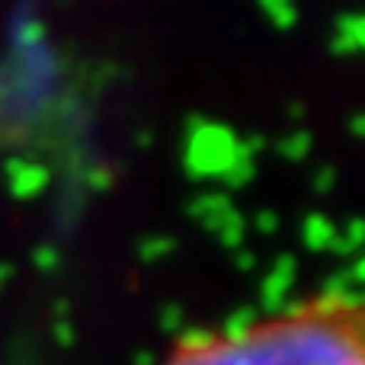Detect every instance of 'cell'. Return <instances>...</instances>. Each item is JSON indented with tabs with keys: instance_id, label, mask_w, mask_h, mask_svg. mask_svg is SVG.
Here are the masks:
<instances>
[{
	"instance_id": "6da1fadb",
	"label": "cell",
	"mask_w": 365,
	"mask_h": 365,
	"mask_svg": "<svg viewBox=\"0 0 365 365\" xmlns=\"http://www.w3.org/2000/svg\"><path fill=\"white\" fill-rule=\"evenodd\" d=\"M240 135L225 122L205 115H186L182 122V170L186 180H221L227 167L237 164Z\"/></svg>"
},
{
	"instance_id": "7a4b0ae2",
	"label": "cell",
	"mask_w": 365,
	"mask_h": 365,
	"mask_svg": "<svg viewBox=\"0 0 365 365\" xmlns=\"http://www.w3.org/2000/svg\"><path fill=\"white\" fill-rule=\"evenodd\" d=\"M4 177H6V189H10L13 199L19 202H32L51 186V170L42 160L23 158V154H10L4 160Z\"/></svg>"
},
{
	"instance_id": "3957f363",
	"label": "cell",
	"mask_w": 365,
	"mask_h": 365,
	"mask_svg": "<svg viewBox=\"0 0 365 365\" xmlns=\"http://www.w3.org/2000/svg\"><path fill=\"white\" fill-rule=\"evenodd\" d=\"M295 276H298V257L295 253H279L272 269L266 272L263 282H259V308H263L266 314H279V308L285 304L292 285H295Z\"/></svg>"
},
{
	"instance_id": "277c9868",
	"label": "cell",
	"mask_w": 365,
	"mask_h": 365,
	"mask_svg": "<svg viewBox=\"0 0 365 365\" xmlns=\"http://www.w3.org/2000/svg\"><path fill=\"white\" fill-rule=\"evenodd\" d=\"M234 212V202L227 192H199L195 199L186 202V215H192L195 221H202L205 231H218L221 221Z\"/></svg>"
},
{
	"instance_id": "5b68a950",
	"label": "cell",
	"mask_w": 365,
	"mask_h": 365,
	"mask_svg": "<svg viewBox=\"0 0 365 365\" xmlns=\"http://www.w3.org/2000/svg\"><path fill=\"white\" fill-rule=\"evenodd\" d=\"M365 45V16L362 13H340L334 23V38H330V51L336 58L359 55Z\"/></svg>"
},
{
	"instance_id": "8992f818",
	"label": "cell",
	"mask_w": 365,
	"mask_h": 365,
	"mask_svg": "<svg viewBox=\"0 0 365 365\" xmlns=\"http://www.w3.org/2000/svg\"><path fill=\"white\" fill-rule=\"evenodd\" d=\"M257 321H259V311L253 304L231 311L225 317V324H221V343L225 346H244V343H250V336L257 334Z\"/></svg>"
},
{
	"instance_id": "52a82bcc",
	"label": "cell",
	"mask_w": 365,
	"mask_h": 365,
	"mask_svg": "<svg viewBox=\"0 0 365 365\" xmlns=\"http://www.w3.org/2000/svg\"><path fill=\"white\" fill-rule=\"evenodd\" d=\"M336 234H340V227H336L327 215L311 212L308 218H304V225H302V244L308 247L311 253H327Z\"/></svg>"
},
{
	"instance_id": "ba28073f",
	"label": "cell",
	"mask_w": 365,
	"mask_h": 365,
	"mask_svg": "<svg viewBox=\"0 0 365 365\" xmlns=\"http://www.w3.org/2000/svg\"><path fill=\"white\" fill-rule=\"evenodd\" d=\"M180 343V356H208L215 346H218V336L212 334L208 327H182L177 334Z\"/></svg>"
},
{
	"instance_id": "9c48e42d",
	"label": "cell",
	"mask_w": 365,
	"mask_h": 365,
	"mask_svg": "<svg viewBox=\"0 0 365 365\" xmlns=\"http://www.w3.org/2000/svg\"><path fill=\"white\" fill-rule=\"evenodd\" d=\"M276 151H279V158L292 160V164H302V160H308V154L314 151V135H311L308 128H295V132H289L285 138L276 141Z\"/></svg>"
},
{
	"instance_id": "30bf717a",
	"label": "cell",
	"mask_w": 365,
	"mask_h": 365,
	"mask_svg": "<svg viewBox=\"0 0 365 365\" xmlns=\"http://www.w3.org/2000/svg\"><path fill=\"white\" fill-rule=\"evenodd\" d=\"M259 13L269 16V23L279 32H289L298 26V6L292 0H259Z\"/></svg>"
},
{
	"instance_id": "8fae6325",
	"label": "cell",
	"mask_w": 365,
	"mask_h": 365,
	"mask_svg": "<svg viewBox=\"0 0 365 365\" xmlns=\"http://www.w3.org/2000/svg\"><path fill=\"white\" fill-rule=\"evenodd\" d=\"M215 237H218V244L227 247L231 253L240 250V247H244V237H247V218L237 212V208H234V212L221 221V227L215 231Z\"/></svg>"
},
{
	"instance_id": "7c38bea8",
	"label": "cell",
	"mask_w": 365,
	"mask_h": 365,
	"mask_svg": "<svg viewBox=\"0 0 365 365\" xmlns=\"http://www.w3.org/2000/svg\"><path fill=\"white\" fill-rule=\"evenodd\" d=\"M173 250H177V240H173L170 234H151V237H145L138 244V259L151 266V263H160V259H167Z\"/></svg>"
},
{
	"instance_id": "4fadbf2b",
	"label": "cell",
	"mask_w": 365,
	"mask_h": 365,
	"mask_svg": "<svg viewBox=\"0 0 365 365\" xmlns=\"http://www.w3.org/2000/svg\"><path fill=\"white\" fill-rule=\"evenodd\" d=\"M253 177H257V160H237L234 167H227V170H225V177H221V182H225V192L231 195L234 189L250 186Z\"/></svg>"
},
{
	"instance_id": "5bb4252c",
	"label": "cell",
	"mask_w": 365,
	"mask_h": 365,
	"mask_svg": "<svg viewBox=\"0 0 365 365\" xmlns=\"http://www.w3.org/2000/svg\"><path fill=\"white\" fill-rule=\"evenodd\" d=\"M13 42L23 45V48H32V45H42L45 42V23L38 16L26 19L23 26H16V32H13Z\"/></svg>"
},
{
	"instance_id": "9a60e30c",
	"label": "cell",
	"mask_w": 365,
	"mask_h": 365,
	"mask_svg": "<svg viewBox=\"0 0 365 365\" xmlns=\"http://www.w3.org/2000/svg\"><path fill=\"white\" fill-rule=\"evenodd\" d=\"M158 324L164 334H180V330L186 327V311H182V304H177V302L164 304L158 314Z\"/></svg>"
},
{
	"instance_id": "2e32d148",
	"label": "cell",
	"mask_w": 365,
	"mask_h": 365,
	"mask_svg": "<svg viewBox=\"0 0 365 365\" xmlns=\"http://www.w3.org/2000/svg\"><path fill=\"white\" fill-rule=\"evenodd\" d=\"M32 266H36L38 272H55L58 266H61V250L58 247H51V244H42V247H36L32 250Z\"/></svg>"
},
{
	"instance_id": "e0dca14e",
	"label": "cell",
	"mask_w": 365,
	"mask_h": 365,
	"mask_svg": "<svg viewBox=\"0 0 365 365\" xmlns=\"http://www.w3.org/2000/svg\"><path fill=\"white\" fill-rule=\"evenodd\" d=\"M279 317H282L285 324L311 321V302H304V298H285V304L279 308Z\"/></svg>"
},
{
	"instance_id": "ac0fdd59",
	"label": "cell",
	"mask_w": 365,
	"mask_h": 365,
	"mask_svg": "<svg viewBox=\"0 0 365 365\" xmlns=\"http://www.w3.org/2000/svg\"><path fill=\"white\" fill-rule=\"evenodd\" d=\"M83 180H87V186L93 189V192H106V189L115 182V173L109 170L106 164H93L90 170H83Z\"/></svg>"
},
{
	"instance_id": "d6986e66",
	"label": "cell",
	"mask_w": 365,
	"mask_h": 365,
	"mask_svg": "<svg viewBox=\"0 0 365 365\" xmlns=\"http://www.w3.org/2000/svg\"><path fill=\"white\" fill-rule=\"evenodd\" d=\"M263 151H266V138L259 132L240 138V145H237V158L240 160H257V154H263Z\"/></svg>"
},
{
	"instance_id": "ffe728a7",
	"label": "cell",
	"mask_w": 365,
	"mask_h": 365,
	"mask_svg": "<svg viewBox=\"0 0 365 365\" xmlns=\"http://www.w3.org/2000/svg\"><path fill=\"white\" fill-rule=\"evenodd\" d=\"M336 180H340V173H336V167L324 164L314 170V177H311V186H314V192H330V189L336 186Z\"/></svg>"
},
{
	"instance_id": "44dd1931",
	"label": "cell",
	"mask_w": 365,
	"mask_h": 365,
	"mask_svg": "<svg viewBox=\"0 0 365 365\" xmlns=\"http://www.w3.org/2000/svg\"><path fill=\"white\" fill-rule=\"evenodd\" d=\"M253 227H257L259 234H266V237H269V234L279 231V215L272 212V208H259V212L253 215Z\"/></svg>"
},
{
	"instance_id": "7402d4cb",
	"label": "cell",
	"mask_w": 365,
	"mask_h": 365,
	"mask_svg": "<svg viewBox=\"0 0 365 365\" xmlns=\"http://www.w3.org/2000/svg\"><path fill=\"white\" fill-rule=\"evenodd\" d=\"M51 336H55L58 346H74V340H77L74 324H71V321H55V327H51Z\"/></svg>"
},
{
	"instance_id": "603a6c76",
	"label": "cell",
	"mask_w": 365,
	"mask_h": 365,
	"mask_svg": "<svg viewBox=\"0 0 365 365\" xmlns=\"http://www.w3.org/2000/svg\"><path fill=\"white\" fill-rule=\"evenodd\" d=\"M231 263L237 266L240 272H250V269H257V253H253V250H247V247H240V250H234Z\"/></svg>"
},
{
	"instance_id": "cb8c5ba5",
	"label": "cell",
	"mask_w": 365,
	"mask_h": 365,
	"mask_svg": "<svg viewBox=\"0 0 365 365\" xmlns=\"http://www.w3.org/2000/svg\"><path fill=\"white\" fill-rule=\"evenodd\" d=\"M330 253H336V257H356V253H359V247H356L353 240H346L343 234H336L334 244H330Z\"/></svg>"
},
{
	"instance_id": "d4e9b609",
	"label": "cell",
	"mask_w": 365,
	"mask_h": 365,
	"mask_svg": "<svg viewBox=\"0 0 365 365\" xmlns=\"http://www.w3.org/2000/svg\"><path fill=\"white\" fill-rule=\"evenodd\" d=\"M346 276H349V282H353V289H362V282H365V259L362 257H353Z\"/></svg>"
},
{
	"instance_id": "484cf974",
	"label": "cell",
	"mask_w": 365,
	"mask_h": 365,
	"mask_svg": "<svg viewBox=\"0 0 365 365\" xmlns=\"http://www.w3.org/2000/svg\"><path fill=\"white\" fill-rule=\"evenodd\" d=\"M340 234H343L346 240H353L356 247H362V240H365V225H362L359 218H353V221L346 225V231H340Z\"/></svg>"
},
{
	"instance_id": "4316f807",
	"label": "cell",
	"mask_w": 365,
	"mask_h": 365,
	"mask_svg": "<svg viewBox=\"0 0 365 365\" xmlns=\"http://www.w3.org/2000/svg\"><path fill=\"white\" fill-rule=\"evenodd\" d=\"M51 314H55V321H68V314H71V302H68V298H55Z\"/></svg>"
},
{
	"instance_id": "83f0119b",
	"label": "cell",
	"mask_w": 365,
	"mask_h": 365,
	"mask_svg": "<svg viewBox=\"0 0 365 365\" xmlns=\"http://www.w3.org/2000/svg\"><path fill=\"white\" fill-rule=\"evenodd\" d=\"M132 365H158V356H154L151 349H138V353L132 356Z\"/></svg>"
},
{
	"instance_id": "f1b7e54d",
	"label": "cell",
	"mask_w": 365,
	"mask_h": 365,
	"mask_svg": "<svg viewBox=\"0 0 365 365\" xmlns=\"http://www.w3.org/2000/svg\"><path fill=\"white\" fill-rule=\"evenodd\" d=\"M349 135H356V138H362L365 135V115L362 113H356L353 119H349Z\"/></svg>"
},
{
	"instance_id": "f546056e",
	"label": "cell",
	"mask_w": 365,
	"mask_h": 365,
	"mask_svg": "<svg viewBox=\"0 0 365 365\" xmlns=\"http://www.w3.org/2000/svg\"><path fill=\"white\" fill-rule=\"evenodd\" d=\"M13 279V266L10 263H0V292L6 289V282Z\"/></svg>"
},
{
	"instance_id": "4dcf8cb0",
	"label": "cell",
	"mask_w": 365,
	"mask_h": 365,
	"mask_svg": "<svg viewBox=\"0 0 365 365\" xmlns=\"http://www.w3.org/2000/svg\"><path fill=\"white\" fill-rule=\"evenodd\" d=\"M289 115L292 119H304V103H289Z\"/></svg>"
},
{
	"instance_id": "1f68e13d",
	"label": "cell",
	"mask_w": 365,
	"mask_h": 365,
	"mask_svg": "<svg viewBox=\"0 0 365 365\" xmlns=\"http://www.w3.org/2000/svg\"><path fill=\"white\" fill-rule=\"evenodd\" d=\"M151 145V132H138V148H148Z\"/></svg>"
}]
</instances>
